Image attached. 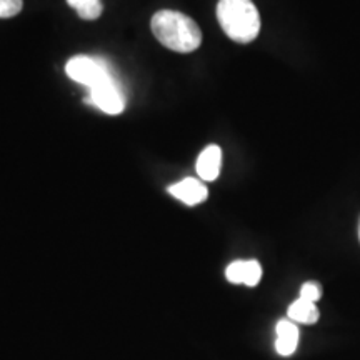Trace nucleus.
Listing matches in <instances>:
<instances>
[{
	"mask_svg": "<svg viewBox=\"0 0 360 360\" xmlns=\"http://www.w3.org/2000/svg\"><path fill=\"white\" fill-rule=\"evenodd\" d=\"M152 34L174 52L191 53L200 47L202 32L195 20L177 11H159L152 17Z\"/></svg>",
	"mask_w": 360,
	"mask_h": 360,
	"instance_id": "1",
	"label": "nucleus"
},
{
	"mask_svg": "<svg viewBox=\"0 0 360 360\" xmlns=\"http://www.w3.org/2000/svg\"><path fill=\"white\" fill-rule=\"evenodd\" d=\"M217 19L233 42L249 44L260 32V15L252 0H219Z\"/></svg>",
	"mask_w": 360,
	"mask_h": 360,
	"instance_id": "2",
	"label": "nucleus"
},
{
	"mask_svg": "<svg viewBox=\"0 0 360 360\" xmlns=\"http://www.w3.org/2000/svg\"><path fill=\"white\" fill-rule=\"evenodd\" d=\"M65 72L74 82L82 84L89 89L97 87V85H101L102 82L114 79V75H112L105 60L90 56L72 57L70 60L67 62Z\"/></svg>",
	"mask_w": 360,
	"mask_h": 360,
	"instance_id": "3",
	"label": "nucleus"
},
{
	"mask_svg": "<svg viewBox=\"0 0 360 360\" xmlns=\"http://www.w3.org/2000/svg\"><path fill=\"white\" fill-rule=\"evenodd\" d=\"M87 102L109 115H119L125 109V96L115 79L89 89Z\"/></svg>",
	"mask_w": 360,
	"mask_h": 360,
	"instance_id": "4",
	"label": "nucleus"
},
{
	"mask_svg": "<svg viewBox=\"0 0 360 360\" xmlns=\"http://www.w3.org/2000/svg\"><path fill=\"white\" fill-rule=\"evenodd\" d=\"M225 277L231 283L255 287L262 278V267L257 260H236L225 270Z\"/></svg>",
	"mask_w": 360,
	"mask_h": 360,
	"instance_id": "5",
	"label": "nucleus"
},
{
	"mask_svg": "<svg viewBox=\"0 0 360 360\" xmlns=\"http://www.w3.org/2000/svg\"><path fill=\"white\" fill-rule=\"evenodd\" d=\"M169 192L172 193L175 199L191 207L202 204L209 197V191H207L204 184L192 177H187L177 184H174V186H170Z\"/></svg>",
	"mask_w": 360,
	"mask_h": 360,
	"instance_id": "6",
	"label": "nucleus"
},
{
	"mask_svg": "<svg viewBox=\"0 0 360 360\" xmlns=\"http://www.w3.org/2000/svg\"><path fill=\"white\" fill-rule=\"evenodd\" d=\"M220 165H222V150L219 146H209L202 150L197 159V174L205 182H214L220 174Z\"/></svg>",
	"mask_w": 360,
	"mask_h": 360,
	"instance_id": "7",
	"label": "nucleus"
},
{
	"mask_svg": "<svg viewBox=\"0 0 360 360\" xmlns=\"http://www.w3.org/2000/svg\"><path fill=\"white\" fill-rule=\"evenodd\" d=\"M299 345V327L290 319H283L277 323L276 349L282 357H290Z\"/></svg>",
	"mask_w": 360,
	"mask_h": 360,
	"instance_id": "8",
	"label": "nucleus"
},
{
	"mask_svg": "<svg viewBox=\"0 0 360 360\" xmlns=\"http://www.w3.org/2000/svg\"><path fill=\"white\" fill-rule=\"evenodd\" d=\"M287 317L290 319L292 322L295 323H305V326H312L319 321L321 314H319L317 305L314 302H309V300L297 299L295 302L290 304L289 310H287Z\"/></svg>",
	"mask_w": 360,
	"mask_h": 360,
	"instance_id": "9",
	"label": "nucleus"
},
{
	"mask_svg": "<svg viewBox=\"0 0 360 360\" xmlns=\"http://www.w3.org/2000/svg\"><path fill=\"white\" fill-rule=\"evenodd\" d=\"M67 4L84 20H97L103 12L102 0H67Z\"/></svg>",
	"mask_w": 360,
	"mask_h": 360,
	"instance_id": "10",
	"label": "nucleus"
},
{
	"mask_svg": "<svg viewBox=\"0 0 360 360\" xmlns=\"http://www.w3.org/2000/svg\"><path fill=\"white\" fill-rule=\"evenodd\" d=\"M24 0H0V19H11L20 13Z\"/></svg>",
	"mask_w": 360,
	"mask_h": 360,
	"instance_id": "11",
	"label": "nucleus"
},
{
	"mask_svg": "<svg viewBox=\"0 0 360 360\" xmlns=\"http://www.w3.org/2000/svg\"><path fill=\"white\" fill-rule=\"evenodd\" d=\"M322 297V287L321 283L317 282H305L302 287H300V299L309 300V302H317Z\"/></svg>",
	"mask_w": 360,
	"mask_h": 360,
	"instance_id": "12",
	"label": "nucleus"
},
{
	"mask_svg": "<svg viewBox=\"0 0 360 360\" xmlns=\"http://www.w3.org/2000/svg\"><path fill=\"white\" fill-rule=\"evenodd\" d=\"M359 238H360V224H359Z\"/></svg>",
	"mask_w": 360,
	"mask_h": 360,
	"instance_id": "13",
	"label": "nucleus"
}]
</instances>
